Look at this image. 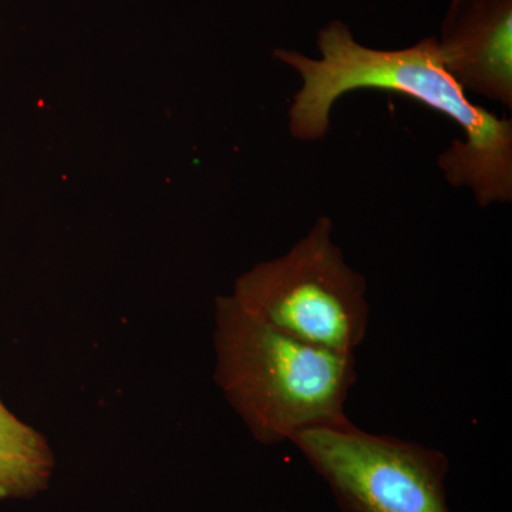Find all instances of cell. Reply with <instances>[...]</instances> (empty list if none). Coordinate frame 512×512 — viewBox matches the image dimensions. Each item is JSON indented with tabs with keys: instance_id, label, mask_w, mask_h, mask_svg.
<instances>
[{
	"instance_id": "6da1fadb",
	"label": "cell",
	"mask_w": 512,
	"mask_h": 512,
	"mask_svg": "<svg viewBox=\"0 0 512 512\" xmlns=\"http://www.w3.org/2000/svg\"><path fill=\"white\" fill-rule=\"evenodd\" d=\"M320 59L278 49L275 57L298 72L302 87L293 96L289 130L316 141L329 130L330 110L343 94L382 90L403 94L444 114L463 130L439 157L448 183L467 187L481 207L512 201V123L468 99L444 66L436 37L400 50L360 45L348 25L333 20L318 35Z\"/></svg>"
},
{
	"instance_id": "7a4b0ae2",
	"label": "cell",
	"mask_w": 512,
	"mask_h": 512,
	"mask_svg": "<svg viewBox=\"0 0 512 512\" xmlns=\"http://www.w3.org/2000/svg\"><path fill=\"white\" fill-rule=\"evenodd\" d=\"M215 382L264 446L350 421L356 355L308 345L248 315L231 295L215 301Z\"/></svg>"
},
{
	"instance_id": "3957f363",
	"label": "cell",
	"mask_w": 512,
	"mask_h": 512,
	"mask_svg": "<svg viewBox=\"0 0 512 512\" xmlns=\"http://www.w3.org/2000/svg\"><path fill=\"white\" fill-rule=\"evenodd\" d=\"M320 217L285 255L239 276L232 298L242 311L292 338L356 355L370 322L365 276L332 241Z\"/></svg>"
},
{
	"instance_id": "277c9868",
	"label": "cell",
	"mask_w": 512,
	"mask_h": 512,
	"mask_svg": "<svg viewBox=\"0 0 512 512\" xmlns=\"http://www.w3.org/2000/svg\"><path fill=\"white\" fill-rule=\"evenodd\" d=\"M342 512H450V460L424 444L357 429L352 421L312 427L289 440Z\"/></svg>"
},
{
	"instance_id": "5b68a950",
	"label": "cell",
	"mask_w": 512,
	"mask_h": 512,
	"mask_svg": "<svg viewBox=\"0 0 512 512\" xmlns=\"http://www.w3.org/2000/svg\"><path fill=\"white\" fill-rule=\"evenodd\" d=\"M439 43L444 66L466 92L512 107V0H453Z\"/></svg>"
},
{
	"instance_id": "8992f818",
	"label": "cell",
	"mask_w": 512,
	"mask_h": 512,
	"mask_svg": "<svg viewBox=\"0 0 512 512\" xmlns=\"http://www.w3.org/2000/svg\"><path fill=\"white\" fill-rule=\"evenodd\" d=\"M53 468L55 457L45 437L0 402V500L43 493Z\"/></svg>"
}]
</instances>
